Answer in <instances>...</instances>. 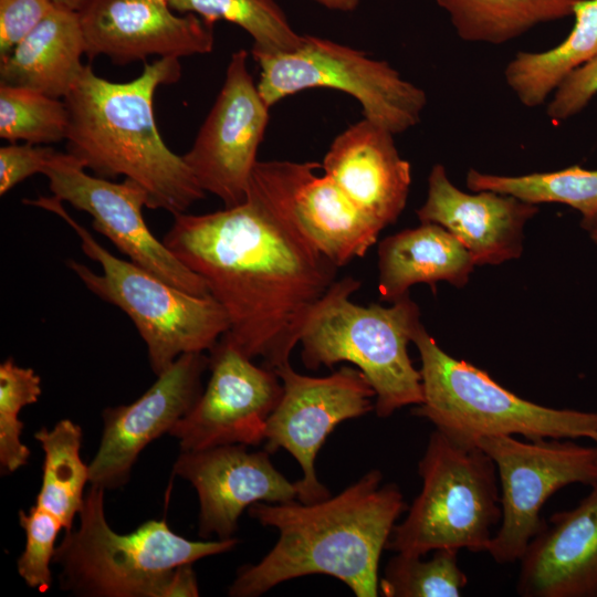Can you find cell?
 I'll list each match as a JSON object with an SVG mask.
<instances>
[{"instance_id": "8", "label": "cell", "mask_w": 597, "mask_h": 597, "mask_svg": "<svg viewBox=\"0 0 597 597\" xmlns=\"http://www.w3.org/2000/svg\"><path fill=\"white\" fill-rule=\"evenodd\" d=\"M418 473L421 491L394 526L386 548L420 556L439 548L488 552L502 517L492 458L478 444L457 442L434 429Z\"/></svg>"}, {"instance_id": "12", "label": "cell", "mask_w": 597, "mask_h": 597, "mask_svg": "<svg viewBox=\"0 0 597 597\" xmlns=\"http://www.w3.org/2000/svg\"><path fill=\"white\" fill-rule=\"evenodd\" d=\"M43 175L52 196L92 217V227L129 261L188 293L210 295L206 282L188 269L149 230L143 216L146 191L136 182L92 176L69 153L55 151Z\"/></svg>"}, {"instance_id": "22", "label": "cell", "mask_w": 597, "mask_h": 597, "mask_svg": "<svg viewBox=\"0 0 597 597\" xmlns=\"http://www.w3.org/2000/svg\"><path fill=\"white\" fill-rule=\"evenodd\" d=\"M85 51L80 13L54 7L0 60V84L64 98L85 66L81 62Z\"/></svg>"}, {"instance_id": "14", "label": "cell", "mask_w": 597, "mask_h": 597, "mask_svg": "<svg viewBox=\"0 0 597 597\" xmlns=\"http://www.w3.org/2000/svg\"><path fill=\"white\" fill-rule=\"evenodd\" d=\"M209 352L208 385L169 434L181 451L264 442L266 421L283 394L280 377L254 365L227 333Z\"/></svg>"}, {"instance_id": "39", "label": "cell", "mask_w": 597, "mask_h": 597, "mask_svg": "<svg viewBox=\"0 0 597 597\" xmlns=\"http://www.w3.org/2000/svg\"><path fill=\"white\" fill-rule=\"evenodd\" d=\"M590 440H593V441L595 442V444L597 446V433H595V434L590 438Z\"/></svg>"}, {"instance_id": "13", "label": "cell", "mask_w": 597, "mask_h": 597, "mask_svg": "<svg viewBox=\"0 0 597 597\" xmlns=\"http://www.w3.org/2000/svg\"><path fill=\"white\" fill-rule=\"evenodd\" d=\"M269 109L249 72L248 52H234L210 112L182 155L201 189L218 197L224 208L247 198Z\"/></svg>"}, {"instance_id": "11", "label": "cell", "mask_w": 597, "mask_h": 597, "mask_svg": "<svg viewBox=\"0 0 597 597\" xmlns=\"http://www.w3.org/2000/svg\"><path fill=\"white\" fill-rule=\"evenodd\" d=\"M274 370L283 394L266 421L264 449H284L298 462L303 475L296 482V500H324L331 494L317 479V453L337 425L375 409V390L358 368L348 366L325 377L296 373L290 362Z\"/></svg>"}, {"instance_id": "35", "label": "cell", "mask_w": 597, "mask_h": 597, "mask_svg": "<svg viewBox=\"0 0 597 597\" xmlns=\"http://www.w3.org/2000/svg\"><path fill=\"white\" fill-rule=\"evenodd\" d=\"M56 150L31 143H10L0 148V195L4 196L27 178L43 174Z\"/></svg>"}, {"instance_id": "32", "label": "cell", "mask_w": 597, "mask_h": 597, "mask_svg": "<svg viewBox=\"0 0 597 597\" xmlns=\"http://www.w3.org/2000/svg\"><path fill=\"white\" fill-rule=\"evenodd\" d=\"M19 522L25 533V546L17 563L18 573L28 586L46 593L52 586L50 564L63 524L38 504L28 512L20 511Z\"/></svg>"}, {"instance_id": "1", "label": "cell", "mask_w": 597, "mask_h": 597, "mask_svg": "<svg viewBox=\"0 0 597 597\" xmlns=\"http://www.w3.org/2000/svg\"><path fill=\"white\" fill-rule=\"evenodd\" d=\"M320 167L258 160L242 203L175 214L163 238L227 313L231 341L272 369L290 362L314 307L336 281L338 268L295 211L300 186Z\"/></svg>"}, {"instance_id": "5", "label": "cell", "mask_w": 597, "mask_h": 597, "mask_svg": "<svg viewBox=\"0 0 597 597\" xmlns=\"http://www.w3.org/2000/svg\"><path fill=\"white\" fill-rule=\"evenodd\" d=\"M360 286L353 276L336 280L314 307L301 336L305 367L354 364L375 390V410L388 418L396 410L423 401L420 370L408 344L421 324L409 294L391 306L357 305L350 295Z\"/></svg>"}, {"instance_id": "2", "label": "cell", "mask_w": 597, "mask_h": 597, "mask_svg": "<svg viewBox=\"0 0 597 597\" xmlns=\"http://www.w3.org/2000/svg\"><path fill=\"white\" fill-rule=\"evenodd\" d=\"M381 482V472L373 469L317 502L252 504L249 515L274 527L279 538L259 563L238 569L228 595L255 597L293 578L328 575L357 597L378 596L380 555L407 510L399 486Z\"/></svg>"}, {"instance_id": "37", "label": "cell", "mask_w": 597, "mask_h": 597, "mask_svg": "<svg viewBox=\"0 0 597 597\" xmlns=\"http://www.w3.org/2000/svg\"><path fill=\"white\" fill-rule=\"evenodd\" d=\"M55 7L81 13L92 0H51Z\"/></svg>"}, {"instance_id": "3", "label": "cell", "mask_w": 597, "mask_h": 597, "mask_svg": "<svg viewBox=\"0 0 597 597\" xmlns=\"http://www.w3.org/2000/svg\"><path fill=\"white\" fill-rule=\"evenodd\" d=\"M176 57L145 63L128 82H112L85 65L63 98L70 116L66 153L102 178L124 176L148 196V209L172 216L186 212L205 197L182 156L161 138L154 113L158 86L178 82Z\"/></svg>"}, {"instance_id": "34", "label": "cell", "mask_w": 597, "mask_h": 597, "mask_svg": "<svg viewBox=\"0 0 597 597\" xmlns=\"http://www.w3.org/2000/svg\"><path fill=\"white\" fill-rule=\"evenodd\" d=\"M51 0H0V60L54 8Z\"/></svg>"}, {"instance_id": "20", "label": "cell", "mask_w": 597, "mask_h": 597, "mask_svg": "<svg viewBox=\"0 0 597 597\" xmlns=\"http://www.w3.org/2000/svg\"><path fill=\"white\" fill-rule=\"evenodd\" d=\"M321 167L383 228L396 222L406 207L410 164L400 157L394 134L366 118L335 137Z\"/></svg>"}, {"instance_id": "31", "label": "cell", "mask_w": 597, "mask_h": 597, "mask_svg": "<svg viewBox=\"0 0 597 597\" xmlns=\"http://www.w3.org/2000/svg\"><path fill=\"white\" fill-rule=\"evenodd\" d=\"M41 378L32 368L17 365L8 358L0 365V467L1 473H12L23 467L30 450L21 441L23 422L20 410L38 401Z\"/></svg>"}, {"instance_id": "36", "label": "cell", "mask_w": 597, "mask_h": 597, "mask_svg": "<svg viewBox=\"0 0 597 597\" xmlns=\"http://www.w3.org/2000/svg\"><path fill=\"white\" fill-rule=\"evenodd\" d=\"M317 3L337 11H353L356 9L362 0H314Z\"/></svg>"}, {"instance_id": "17", "label": "cell", "mask_w": 597, "mask_h": 597, "mask_svg": "<svg viewBox=\"0 0 597 597\" xmlns=\"http://www.w3.org/2000/svg\"><path fill=\"white\" fill-rule=\"evenodd\" d=\"M85 55L107 56L116 65L159 57L206 54L214 44L213 24L176 14L168 0H92L80 13Z\"/></svg>"}, {"instance_id": "9", "label": "cell", "mask_w": 597, "mask_h": 597, "mask_svg": "<svg viewBox=\"0 0 597 597\" xmlns=\"http://www.w3.org/2000/svg\"><path fill=\"white\" fill-rule=\"evenodd\" d=\"M253 59L259 93L270 107L304 90L333 88L353 96L366 119L395 135L416 126L427 104L425 91L388 62L327 39L303 35L293 50Z\"/></svg>"}, {"instance_id": "30", "label": "cell", "mask_w": 597, "mask_h": 597, "mask_svg": "<svg viewBox=\"0 0 597 597\" xmlns=\"http://www.w3.org/2000/svg\"><path fill=\"white\" fill-rule=\"evenodd\" d=\"M451 548L433 551L431 558L397 552L379 579L385 597H458L468 583Z\"/></svg>"}, {"instance_id": "21", "label": "cell", "mask_w": 597, "mask_h": 597, "mask_svg": "<svg viewBox=\"0 0 597 597\" xmlns=\"http://www.w3.org/2000/svg\"><path fill=\"white\" fill-rule=\"evenodd\" d=\"M475 263L471 253L447 229L421 222L381 240L378 245V290L383 301L394 303L417 283L446 281L464 286Z\"/></svg>"}, {"instance_id": "4", "label": "cell", "mask_w": 597, "mask_h": 597, "mask_svg": "<svg viewBox=\"0 0 597 597\" xmlns=\"http://www.w3.org/2000/svg\"><path fill=\"white\" fill-rule=\"evenodd\" d=\"M104 491L91 484L76 530L66 531L53 562L65 591L85 597H172L177 567L234 548L238 538L191 541L165 520H150L129 534L113 531Z\"/></svg>"}, {"instance_id": "18", "label": "cell", "mask_w": 597, "mask_h": 597, "mask_svg": "<svg viewBox=\"0 0 597 597\" xmlns=\"http://www.w3.org/2000/svg\"><path fill=\"white\" fill-rule=\"evenodd\" d=\"M538 212L537 205L490 190L471 195L458 189L443 165L428 178L426 202L417 210L420 222L440 224L471 253L475 265L501 264L523 251V228Z\"/></svg>"}, {"instance_id": "38", "label": "cell", "mask_w": 597, "mask_h": 597, "mask_svg": "<svg viewBox=\"0 0 597 597\" xmlns=\"http://www.w3.org/2000/svg\"><path fill=\"white\" fill-rule=\"evenodd\" d=\"M591 240L597 244V226L589 230Z\"/></svg>"}, {"instance_id": "7", "label": "cell", "mask_w": 597, "mask_h": 597, "mask_svg": "<svg viewBox=\"0 0 597 597\" xmlns=\"http://www.w3.org/2000/svg\"><path fill=\"white\" fill-rule=\"evenodd\" d=\"M412 343L421 360L423 401L411 413L425 418L450 439L476 444L481 437L523 436L590 439L597 433V411L558 409L526 400L472 364L439 347L422 324Z\"/></svg>"}, {"instance_id": "27", "label": "cell", "mask_w": 597, "mask_h": 597, "mask_svg": "<svg viewBox=\"0 0 597 597\" xmlns=\"http://www.w3.org/2000/svg\"><path fill=\"white\" fill-rule=\"evenodd\" d=\"M467 187L511 195L534 205L564 203L580 212L585 230L597 226V170L574 165L557 171L500 176L470 169Z\"/></svg>"}, {"instance_id": "28", "label": "cell", "mask_w": 597, "mask_h": 597, "mask_svg": "<svg viewBox=\"0 0 597 597\" xmlns=\"http://www.w3.org/2000/svg\"><path fill=\"white\" fill-rule=\"evenodd\" d=\"M182 14L192 13L209 23L224 20L252 38V55L272 54L297 48L303 39L290 24L275 0H168Z\"/></svg>"}, {"instance_id": "16", "label": "cell", "mask_w": 597, "mask_h": 597, "mask_svg": "<svg viewBox=\"0 0 597 597\" xmlns=\"http://www.w3.org/2000/svg\"><path fill=\"white\" fill-rule=\"evenodd\" d=\"M244 444H223L181 451L174 473L189 481L199 499L198 534L230 538L242 512L256 502L281 503L297 499L290 482L272 463L270 452L250 451Z\"/></svg>"}, {"instance_id": "24", "label": "cell", "mask_w": 597, "mask_h": 597, "mask_svg": "<svg viewBox=\"0 0 597 597\" xmlns=\"http://www.w3.org/2000/svg\"><path fill=\"white\" fill-rule=\"evenodd\" d=\"M573 15L575 24L558 45L544 52H519L507 63L506 84L523 105L544 104L573 71L597 56V0H580Z\"/></svg>"}, {"instance_id": "33", "label": "cell", "mask_w": 597, "mask_h": 597, "mask_svg": "<svg viewBox=\"0 0 597 597\" xmlns=\"http://www.w3.org/2000/svg\"><path fill=\"white\" fill-rule=\"evenodd\" d=\"M597 94V56L573 71L554 91L546 114L558 124L578 114Z\"/></svg>"}, {"instance_id": "10", "label": "cell", "mask_w": 597, "mask_h": 597, "mask_svg": "<svg viewBox=\"0 0 597 597\" xmlns=\"http://www.w3.org/2000/svg\"><path fill=\"white\" fill-rule=\"evenodd\" d=\"M573 440L495 434L476 441L494 461L500 484L502 517L488 551L496 563L520 561L543 527L542 507L556 491L597 483V446Z\"/></svg>"}, {"instance_id": "26", "label": "cell", "mask_w": 597, "mask_h": 597, "mask_svg": "<svg viewBox=\"0 0 597 597\" xmlns=\"http://www.w3.org/2000/svg\"><path fill=\"white\" fill-rule=\"evenodd\" d=\"M34 438L44 452L43 474L35 504L56 516L63 527L73 528L84 502L88 465L80 455L82 430L69 419L52 429L42 428Z\"/></svg>"}, {"instance_id": "29", "label": "cell", "mask_w": 597, "mask_h": 597, "mask_svg": "<svg viewBox=\"0 0 597 597\" xmlns=\"http://www.w3.org/2000/svg\"><path fill=\"white\" fill-rule=\"evenodd\" d=\"M66 104L22 86L0 84V137L9 143L48 145L66 138Z\"/></svg>"}, {"instance_id": "25", "label": "cell", "mask_w": 597, "mask_h": 597, "mask_svg": "<svg viewBox=\"0 0 597 597\" xmlns=\"http://www.w3.org/2000/svg\"><path fill=\"white\" fill-rule=\"evenodd\" d=\"M468 42L502 44L534 27L572 15L580 0H434Z\"/></svg>"}, {"instance_id": "15", "label": "cell", "mask_w": 597, "mask_h": 597, "mask_svg": "<svg viewBox=\"0 0 597 597\" xmlns=\"http://www.w3.org/2000/svg\"><path fill=\"white\" fill-rule=\"evenodd\" d=\"M208 368L205 353L184 354L134 402L104 409L101 443L88 464L90 483L105 490L125 485L143 449L169 433L195 406Z\"/></svg>"}, {"instance_id": "6", "label": "cell", "mask_w": 597, "mask_h": 597, "mask_svg": "<svg viewBox=\"0 0 597 597\" xmlns=\"http://www.w3.org/2000/svg\"><path fill=\"white\" fill-rule=\"evenodd\" d=\"M24 205L48 210L78 235L81 249L98 263L102 273L76 260L67 266L86 289L121 308L143 338L156 376L179 356L211 350L230 328L222 306L211 296H198L161 280L132 261L112 254L65 210L54 196L23 199Z\"/></svg>"}, {"instance_id": "19", "label": "cell", "mask_w": 597, "mask_h": 597, "mask_svg": "<svg viewBox=\"0 0 597 597\" xmlns=\"http://www.w3.org/2000/svg\"><path fill=\"white\" fill-rule=\"evenodd\" d=\"M520 563L522 597H597V483L574 509L544 522Z\"/></svg>"}, {"instance_id": "23", "label": "cell", "mask_w": 597, "mask_h": 597, "mask_svg": "<svg viewBox=\"0 0 597 597\" xmlns=\"http://www.w3.org/2000/svg\"><path fill=\"white\" fill-rule=\"evenodd\" d=\"M295 211L304 230L337 268L364 256L384 229L332 178L315 170L297 190Z\"/></svg>"}]
</instances>
